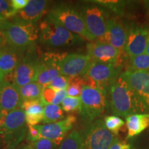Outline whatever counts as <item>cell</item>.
<instances>
[{
	"mask_svg": "<svg viewBox=\"0 0 149 149\" xmlns=\"http://www.w3.org/2000/svg\"><path fill=\"white\" fill-rule=\"evenodd\" d=\"M92 59L88 55L65 53L57 63L60 74L68 77H83L90 68Z\"/></svg>",
	"mask_w": 149,
	"mask_h": 149,
	"instance_id": "9c48e42d",
	"label": "cell"
},
{
	"mask_svg": "<svg viewBox=\"0 0 149 149\" xmlns=\"http://www.w3.org/2000/svg\"><path fill=\"white\" fill-rule=\"evenodd\" d=\"M115 138L114 134L106 128L104 121L96 120L84 130L81 149H109Z\"/></svg>",
	"mask_w": 149,
	"mask_h": 149,
	"instance_id": "8992f818",
	"label": "cell"
},
{
	"mask_svg": "<svg viewBox=\"0 0 149 149\" xmlns=\"http://www.w3.org/2000/svg\"><path fill=\"white\" fill-rule=\"evenodd\" d=\"M87 55L92 60L119 66L121 51L103 42H92L86 46Z\"/></svg>",
	"mask_w": 149,
	"mask_h": 149,
	"instance_id": "5bb4252c",
	"label": "cell"
},
{
	"mask_svg": "<svg viewBox=\"0 0 149 149\" xmlns=\"http://www.w3.org/2000/svg\"><path fill=\"white\" fill-rule=\"evenodd\" d=\"M57 23L83 40L94 42L87 31L83 17L80 12L65 4H59L53 7L48 13Z\"/></svg>",
	"mask_w": 149,
	"mask_h": 149,
	"instance_id": "277c9868",
	"label": "cell"
},
{
	"mask_svg": "<svg viewBox=\"0 0 149 149\" xmlns=\"http://www.w3.org/2000/svg\"><path fill=\"white\" fill-rule=\"evenodd\" d=\"M17 11L11 6L10 1L0 0V19L8 20L16 15Z\"/></svg>",
	"mask_w": 149,
	"mask_h": 149,
	"instance_id": "4dcf8cb0",
	"label": "cell"
},
{
	"mask_svg": "<svg viewBox=\"0 0 149 149\" xmlns=\"http://www.w3.org/2000/svg\"><path fill=\"white\" fill-rule=\"evenodd\" d=\"M23 148V146H19L17 147H16V148H15L13 149H22Z\"/></svg>",
	"mask_w": 149,
	"mask_h": 149,
	"instance_id": "7bdbcfd3",
	"label": "cell"
},
{
	"mask_svg": "<svg viewBox=\"0 0 149 149\" xmlns=\"http://www.w3.org/2000/svg\"><path fill=\"white\" fill-rule=\"evenodd\" d=\"M120 67L116 65L93 60L86 76L108 92L112 84L120 76Z\"/></svg>",
	"mask_w": 149,
	"mask_h": 149,
	"instance_id": "30bf717a",
	"label": "cell"
},
{
	"mask_svg": "<svg viewBox=\"0 0 149 149\" xmlns=\"http://www.w3.org/2000/svg\"><path fill=\"white\" fill-rule=\"evenodd\" d=\"M0 32L4 35L8 46L21 50L36 46L39 40V30L36 24L14 18L3 21L0 26Z\"/></svg>",
	"mask_w": 149,
	"mask_h": 149,
	"instance_id": "7a4b0ae2",
	"label": "cell"
},
{
	"mask_svg": "<svg viewBox=\"0 0 149 149\" xmlns=\"http://www.w3.org/2000/svg\"><path fill=\"white\" fill-rule=\"evenodd\" d=\"M27 127L24 110L18 108L6 115L2 125L0 126V133L18 131Z\"/></svg>",
	"mask_w": 149,
	"mask_h": 149,
	"instance_id": "44dd1931",
	"label": "cell"
},
{
	"mask_svg": "<svg viewBox=\"0 0 149 149\" xmlns=\"http://www.w3.org/2000/svg\"><path fill=\"white\" fill-rule=\"evenodd\" d=\"M82 135L77 130H72L63 139L59 149H81Z\"/></svg>",
	"mask_w": 149,
	"mask_h": 149,
	"instance_id": "484cf974",
	"label": "cell"
},
{
	"mask_svg": "<svg viewBox=\"0 0 149 149\" xmlns=\"http://www.w3.org/2000/svg\"><path fill=\"white\" fill-rule=\"evenodd\" d=\"M19 91L22 102H25L40 99L42 88L38 84L33 81L19 88Z\"/></svg>",
	"mask_w": 149,
	"mask_h": 149,
	"instance_id": "cb8c5ba5",
	"label": "cell"
},
{
	"mask_svg": "<svg viewBox=\"0 0 149 149\" xmlns=\"http://www.w3.org/2000/svg\"><path fill=\"white\" fill-rule=\"evenodd\" d=\"M22 149H35L33 148V146L31 144H27L25 145V146H23V148Z\"/></svg>",
	"mask_w": 149,
	"mask_h": 149,
	"instance_id": "ab89813d",
	"label": "cell"
},
{
	"mask_svg": "<svg viewBox=\"0 0 149 149\" xmlns=\"http://www.w3.org/2000/svg\"><path fill=\"white\" fill-rule=\"evenodd\" d=\"M28 130L26 135V140L30 143L34 142L40 138V132L36 127V126H29L27 125Z\"/></svg>",
	"mask_w": 149,
	"mask_h": 149,
	"instance_id": "e575fe53",
	"label": "cell"
},
{
	"mask_svg": "<svg viewBox=\"0 0 149 149\" xmlns=\"http://www.w3.org/2000/svg\"><path fill=\"white\" fill-rule=\"evenodd\" d=\"M41 53L36 46L29 48L14 71V84L17 88L35 81Z\"/></svg>",
	"mask_w": 149,
	"mask_h": 149,
	"instance_id": "52a82bcc",
	"label": "cell"
},
{
	"mask_svg": "<svg viewBox=\"0 0 149 149\" xmlns=\"http://www.w3.org/2000/svg\"><path fill=\"white\" fill-rule=\"evenodd\" d=\"M48 3V1L45 0H29L26 6L17 13L13 18L19 21L36 24L46 14Z\"/></svg>",
	"mask_w": 149,
	"mask_h": 149,
	"instance_id": "d6986e66",
	"label": "cell"
},
{
	"mask_svg": "<svg viewBox=\"0 0 149 149\" xmlns=\"http://www.w3.org/2000/svg\"><path fill=\"white\" fill-rule=\"evenodd\" d=\"M80 13L91 37L95 40H99V42H102L107 30V21H106L102 9L94 5L85 6Z\"/></svg>",
	"mask_w": 149,
	"mask_h": 149,
	"instance_id": "8fae6325",
	"label": "cell"
},
{
	"mask_svg": "<svg viewBox=\"0 0 149 149\" xmlns=\"http://www.w3.org/2000/svg\"><path fill=\"white\" fill-rule=\"evenodd\" d=\"M148 41V29L143 26L132 27L128 32L124 50L129 57L145 53Z\"/></svg>",
	"mask_w": 149,
	"mask_h": 149,
	"instance_id": "9a60e30c",
	"label": "cell"
},
{
	"mask_svg": "<svg viewBox=\"0 0 149 149\" xmlns=\"http://www.w3.org/2000/svg\"><path fill=\"white\" fill-rule=\"evenodd\" d=\"M106 128L114 135H117L121 128L124 125V122L116 115H110L105 117L104 120Z\"/></svg>",
	"mask_w": 149,
	"mask_h": 149,
	"instance_id": "f1b7e54d",
	"label": "cell"
},
{
	"mask_svg": "<svg viewBox=\"0 0 149 149\" xmlns=\"http://www.w3.org/2000/svg\"><path fill=\"white\" fill-rule=\"evenodd\" d=\"M29 2V0H11V6L15 10L19 12L26 6Z\"/></svg>",
	"mask_w": 149,
	"mask_h": 149,
	"instance_id": "d590c367",
	"label": "cell"
},
{
	"mask_svg": "<svg viewBox=\"0 0 149 149\" xmlns=\"http://www.w3.org/2000/svg\"><path fill=\"white\" fill-rule=\"evenodd\" d=\"M3 79H4V77L1 74V73H0V85L3 82Z\"/></svg>",
	"mask_w": 149,
	"mask_h": 149,
	"instance_id": "60d3db41",
	"label": "cell"
},
{
	"mask_svg": "<svg viewBox=\"0 0 149 149\" xmlns=\"http://www.w3.org/2000/svg\"><path fill=\"white\" fill-rule=\"evenodd\" d=\"M128 130L127 138L137 136L149 128V113H137L126 118Z\"/></svg>",
	"mask_w": 149,
	"mask_h": 149,
	"instance_id": "7402d4cb",
	"label": "cell"
},
{
	"mask_svg": "<svg viewBox=\"0 0 149 149\" xmlns=\"http://www.w3.org/2000/svg\"><path fill=\"white\" fill-rule=\"evenodd\" d=\"M22 104L19 88L14 84L3 81L0 85V115L6 116L10 111L21 108Z\"/></svg>",
	"mask_w": 149,
	"mask_h": 149,
	"instance_id": "2e32d148",
	"label": "cell"
},
{
	"mask_svg": "<svg viewBox=\"0 0 149 149\" xmlns=\"http://www.w3.org/2000/svg\"><path fill=\"white\" fill-rule=\"evenodd\" d=\"M76 121V117L70 115L59 122L37 125L36 127L40 132L41 137L50 139L58 146L65 138L66 134L73 127Z\"/></svg>",
	"mask_w": 149,
	"mask_h": 149,
	"instance_id": "4fadbf2b",
	"label": "cell"
},
{
	"mask_svg": "<svg viewBox=\"0 0 149 149\" xmlns=\"http://www.w3.org/2000/svg\"><path fill=\"white\" fill-rule=\"evenodd\" d=\"M5 21L4 19H0V26H1V24L3 23V22Z\"/></svg>",
	"mask_w": 149,
	"mask_h": 149,
	"instance_id": "ee69618b",
	"label": "cell"
},
{
	"mask_svg": "<svg viewBox=\"0 0 149 149\" xmlns=\"http://www.w3.org/2000/svg\"><path fill=\"white\" fill-rule=\"evenodd\" d=\"M27 127L18 131L0 133V144L2 149H13L19 146L26 137Z\"/></svg>",
	"mask_w": 149,
	"mask_h": 149,
	"instance_id": "603a6c76",
	"label": "cell"
},
{
	"mask_svg": "<svg viewBox=\"0 0 149 149\" xmlns=\"http://www.w3.org/2000/svg\"><path fill=\"white\" fill-rule=\"evenodd\" d=\"M38 30L40 42L51 47L74 45L84 41L57 23L48 14L39 24Z\"/></svg>",
	"mask_w": 149,
	"mask_h": 149,
	"instance_id": "3957f363",
	"label": "cell"
},
{
	"mask_svg": "<svg viewBox=\"0 0 149 149\" xmlns=\"http://www.w3.org/2000/svg\"><path fill=\"white\" fill-rule=\"evenodd\" d=\"M35 149H55L57 145L50 139L40 137L38 140L30 143Z\"/></svg>",
	"mask_w": 149,
	"mask_h": 149,
	"instance_id": "836d02e7",
	"label": "cell"
},
{
	"mask_svg": "<svg viewBox=\"0 0 149 149\" xmlns=\"http://www.w3.org/2000/svg\"><path fill=\"white\" fill-rule=\"evenodd\" d=\"M68 79H69L68 77L59 74L51 81L48 86H50L55 91L66 90L68 86Z\"/></svg>",
	"mask_w": 149,
	"mask_h": 149,
	"instance_id": "1f68e13d",
	"label": "cell"
},
{
	"mask_svg": "<svg viewBox=\"0 0 149 149\" xmlns=\"http://www.w3.org/2000/svg\"><path fill=\"white\" fill-rule=\"evenodd\" d=\"M61 108L66 113H71L76 111L79 112L81 108L80 97H72L67 96L61 102Z\"/></svg>",
	"mask_w": 149,
	"mask_h": 149,
	"instance_id": "f546056e",
	"label": "cell"
},
{
	"mask_svg": "<svg viewBox=\"0 0 149 149\" xmlns=\"http://www.w3.org/2000/svg\"><path fill=\"white\" fill-rule=\"evenodd\" d=\"M26 50L15 48L6 44L0 49V73L3 77L15 71Z\"/></svg>",
	"mask_w": 149,
	"mask_h": 149,
	"instance_id": "ac0fdd59",
	"label": "cell"
},
{
	"mask_svg": "<svg viewBox=\"0 0 149 149\" xmlns=\"http://www.w3.org/2000/svg\"><path fill=\"white\" fill-rule=\"evenodd\" d=\"M57 91H55L48 86L42 88L40 100L44 106L48 105V104H52L55 97Z\"/></svg>",
	"mask_w": 149,
	"mask_h": 149,
	"instance_id": "d6a6232c",
	"label": "cell"
},
{
	"mask_svg": "<svg viewBox=\"0 0 149 149\" xmlns=\"http://www.w3.org/2000/svg\"><path fill=\"white\" fill-rule=\"evenodd\" d=\"M130 68L128 70L149 71V55L146 53L130 57Z\"/></svg>",
	"mask_w": 149,
	"mask_h": 149,
	"instance_id": "83f0119b",
	"label": "cell"
},
{
	"mask_svg": "<svg viewBox=\"0 0 149 149\" xmlns=\"http://www.w3.org/2000/svg\"><path fill=\"white\" fill-rule=\"evenodd\" d=\"M64 53H41L37 66L35 81L42 88L48 86L53 80L60 74L57 63Z\"/></svg>",
	"mask_w": 149,
	"mask_h": 149,
	"instance_id": "ba28073f",
	"label": "cell"
},
{
	"mask_svg": "<svg viewBox=\"0 0 149 149\" xmlns=\"http://www.w3.org/2000/svg\"><path fill=\"white\" fill-rule=\"evenodd\" d=\"M21 108L25 113L27 125L37 126L44 120V105L40 99L22 102Z\"/></svg>",
	"mask_w": 149,
	"mask_h": 149,
	"instance_id": "ffe728a7",
	"label": "cell"
},
{
	"mask_svg": "<svg viewBox=\"0 0 149 149\" xmlns=\"http://www.w3.org/2000/svg\"><path fill=\"white\" fill-rule=\"evenodd\" d=\"M64 117L63 109L59 105L48 104L44 106V120L42 121L44 124L59 122L62 120Z\"/></svg>",
	"mask_w": 149,
	"mask_h": 149,
	"instance_id": "d4e9b609",
	"label": "cell"
},
{
	"mask_svg": "<svg viewBox=\"0 0 149 149\" xmlns=\"http://www.w3.org/2000/svg\"><path fill=\"white\" fill-rule=\"evenodd\" d=\"M6 44H7L6 39L4 35L0 32V49H1L3 47H4Z\"/></svg>",
	"mask_w": 149,
	"mask_h": 149,
	"instance_id": "f35d334b",
	"label": "cell"
},
{
	"mask_svg": "<svg viewBox=\"0 0 149 149\" xmlns=\"http://www.w3.org/2000/svg\"><path fill=\"white\" fill-rule=\"evenodd\" d=\"M128 32L122 23L114 19H110L107 22V30L102 42L122 51L125 48Z\"/></svg>",
	"mask_w": 149,
	"mask_h": 149,
	"instance_id": "e0dca14e",
	"label": "cell"
},
{
	"mask_svg": "<svg viewBox=\"0 0 149 149\" xmlns=\"http://www.w3.org/2000/svg\"><path fill=\"white\" fill-rule=\"evenodd\" d=\"M108 92L111 110L117 117L126 118L129 115L148 112L137 95L120 76L112 84Z\"/></svg>",
	"mask_w": 149,
	"mask_h": 149,
	"instance_id": "6da1fadb",
	"label": "cell"
},
{
	"mask_svg": "<svg viewBox=\"0 0 149 149\" xmlns=\"http://www.w3.org/2000/svg\"><path fill=\"white\" fill-rule=\"evenodd\" d=\"M145 53L149 55V41H148V45H147L146 51H145Z\"/></svg>",
	"mask_w": 149,
	"mask_h": 149,
	"instance_id": "b9f144b4",
	"label": "cell"
},
{
	"mask_svg": "<svg viewBox=\"0 0 149 149\" xmlns=\"http://www.w3.org/2000/svg\"><path fill=\"white\" fill-rule=\"evenodd\" d=\"M79 113L84 118L93 122L105 111L107 92L96 84L84 86L81 91Z\"/></svg>",
	"mask_w": 149,
	"mask_h": 149,
	"instance_id": "5b68a950",
	"label": "cell"
},
{
	"mask_svg": "<svg viewBox=\"0 0 149 149\" xmlns=\"http://www.w3.org/2000/svg\"><path fill=\"white\" fill-rule=\"evenodd\" d=\"M120 76L130 86L149 111V71L126 70Z\"/></svg>",
	"mask_w": 149,
	"mask_h": 149,
	"instance_id": "7c38bea8",
	"label": "cell"
},
{
	"mask_svg": "<svg viewBox=\"0 0 149 149\" xmlns=\"http://www.w3.org/2000/svg\"><path fill=\"white\" fill-rule=\"evenodd\" d=\"M109 149H132L130 144L124 141H120L115 137Z\"/></svg>",
	"mask_w": 149,
	"mask_h": 149,
	"instance_id": "8d00e7d4",
	"label": "cell"
},
{
	"mask_svg": "<svg viewBox=\"0 0 149 149\" xmlns=\"http://www.w3.org/2000/svg\"><path fill=\"white\" fill-rule=\"evenodd\" d=\"M67 97V92L66 90H61V91H57L56 93L55 97L54 99L53 103L52 104H55V105H59L61 104V102H63V100H64Z\"/></svg>",
	"mask_w": 149,
	"mask_h": 149,
	"instance_id": "74e56055",
	"label": "cell"
},
{
	"mask_svg": "<svg viewBox=\"0 0 149 149\" xmlns=\"http://www.w3.org/2000/svg\"><path fill=\"white\" fill-rule=\"evenodd\" d=\"M86 85V79L83 77H69L68 86L66 89L67 96L72 97H79L84 86Z\"/></svg>",
	"mask_w": 149,
	"mask_h": 149,
	"instance_id": "4316f807",
	"label": "cell"
}]
</instances>
